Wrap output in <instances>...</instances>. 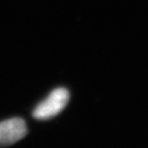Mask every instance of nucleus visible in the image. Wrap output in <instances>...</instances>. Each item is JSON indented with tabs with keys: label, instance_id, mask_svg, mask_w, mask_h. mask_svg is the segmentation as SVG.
<instances>
[{
	"label": "nucleus",
	"instance_id": "f257e3e1",
	"mask_svg": "<svg viewBox=\"0 0 148 148\" xmlns=\"http://www.w3.org/2000/svg\"><path fill=\"white\" fill-rule=\"evenodd\" d=\"M69 101V92L64 88L53 90L49 96L38 103L33 111V117L37 120H48L55 117L66 106Z\"/></svg>",
	"mask_w": 148,
	"mask_h": 148
},
{
	"label": "nucleus",
	"instance_id": "f03ea898",
	"mask_svg": "<svg viewBox=\"0 0 148 148\" xmlns=\"http://www.w3.org/2000/svg\"><path fill=\"white\" fill-rule=\"evenodd\" d=\"M28 132L25 121L13 118L0 122V147L13 145L26 136Z\"/></svg>",
	"mask_w": 148,
	"mask_h": 148
}]
</instances>
